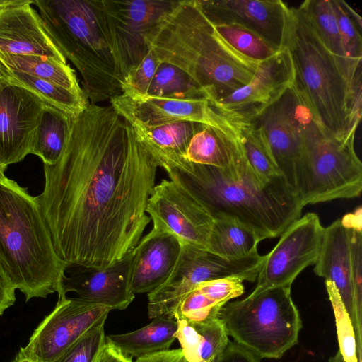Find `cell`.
<instances>
[{
	"mask_svg": "<svg viewBox=\"0 0 362 362\" xmlns=\"http://www.w3.org/2000/svg\"><path fill=\"white\" fill-rule=\"evenodd\" d=\"M264 255L227 259L209 250L182 243L177 262L167 280L148 293L150 318L171 315L178 303L198 284L217 279H257Z\"/></svg>",
	"mask_w": 362,
	"mask_h": 362,
	"instance_id": "cell-9",
	"label": "cell"
},
{
	"mask_svg": "<svg viewBox=\"0 0 362 362\" xmlns=\"http://www.w3.org/2000/svg\"><path fill=\"white\" fill-rule=\"evenodd\" d=\"M185 160L221 169L230 166L232 162L230 141L216 115L213 126L203 124L193 135L187 149Z\"/></svg>",
	"mask_w": 362,
	"mask_h": 362,
	"instance_id": "cell-27",
	"label": "cell"
},
{
	"mask_svg": "<svg viewBox=\"0 0 362 362\" xmlns=\"http://www.w3.org/2000/svg\"><path fill=\"white\" fill-rule=\"evenodd\" d=\"M302 156L298 195L305 206L358 197L362 163L355 136L339 138L319 122L303 97L299 112Z\"/></svg>",
	"mask_w": 362,
	"mask_h": 362,
	"instance_id": "cell-7",
	"label": "cell"
},
{
	"mask_svg": "<svg viewBox=\"0 0 362 362\" xmlns=\"http://www.w3.org/2000/svg\"><path fill=\"white\" fill-rule=\"evenodd\" d=\"M325 286L334 314L339 351L345 362H359L354 330L349 314L333 284L325 281Z\"/></svg>",
	"mask_w": 362,
	"mask_h": 362,
	"instance_id": "cell-35",
	"label": "cell"
},
{
	"mask_svg": "<svg viewBox=\"0 0 362 362\" xmlns=\"http://www.w3.org/2000/svg\"><path fill=\"white\" fill-rule=\"evenodd\" d=\"M300 6L310 18L321 41L336 58L351 85L362 91V72L355 70L346 57L331 0H307Z\"/></svg>",
	"mask_w": 362,
	"mask_h": 362,
	"instance_id": "cell-25",
	"label": "cell"
},
{
	"mask_svg": "<svg viewBox=\"0 0 362 362\" xmlns=\"http://www.w3.org/2000/svg\"><path fill=\"white\" fill-rule=\"evenodd\" d=\"M93 362H133L132 357L122 353L111 342L106 340Z\"/></svg>",
	"mask_w": 362,
	"mask_h": 362,
	"instance_id": "cell-44",
	"label": "cell"
},
{
	"mask_svg": "<svg viewBox=\"0 0 362 362\" xmlns=\"http://www.w3.org/2000/svg\"><path fill=\"white\" fill-rule=\"evenodd\" d=\"M214 24H236L259 35L278 49L283 48L289 7L281 0H197Z\"/></svg>",
	"mask_w": 362,
	"mask_h": 362,
	"instance_id": "cell-16",
	"label": "cell"
},
{
	"mask_svg": "<svg viewBox=\"0 0 362 362\" xmlns=\"http://www.w3.org/2000/svg\"><path fill=\"white\" fill-rule=\"evenodd\" d=\"M10 0H0V6H4L9 2Z\"/></svg>",
	"mask_w": 362,
	"mask_h": 362,
	"instance_id": "cell-50",
	"label": "cell"
},
{
	"mask_svg": "<svg viewBox=\"0 0 362 362\" xmlns=\"http://www.w3.org/2000/svg\"><path fill=\"white\" fill-rule=\"evenodd\" d=\"M158 167L112 106L89 103L71 119L64 150L44 164L36 197L68 267H106L134 250L151 220L146 209Z\"/></svg>",
	"mask_w": 362,
	"mask_h": 362,
	"instance_id": "cell-1",
	"label": "cell"
},
{
	"mask_svg": "<svg viewBox=\"0 0 362 362\" xmlns=\"http://www.w3.org/2000/svg\"><path fill=\"white\" fill-rule=\"evenodd\" d=\"M350 231V253L354 298L357 326L362 333V222L361 208L341 218Z\"/></svg>",
	"mask_w": 362,
	"mask_h": 362,
	"instance_id": "cell-34",
	"label": "cell"
},
{
	"mask_svg": "<svg viewBox=\"0 0 362 362\" xmlns=\"http://www.w3.org/2000/svg\"><path fill=\"white\" fill-rule=\"evenodd\" d=\"M178 1L102 0L106 28L122 81L149 52L150 32Z\"/></svg>",
	"mask_w": 362,
	"mask_h": 362,
	"instance_id": "cell-10",
	"label": "cell"
},
{
	"mask_svg": "<svg viewBox=\"0 0 362 362\" xmlns=\"http://www.w3.org/2000/svg\"><path fill=\"white\" fill-rule=\"evenodd\" d=\"M243 282L236 278H222L202 282L195 287L212 300L225 305L244 293Z\"/></svg>",
	"mask_w": 362,
	"mask_h": 362,
	"instance_id": "cell-41",
	"label": "cell"
},
{
	"mask_svg": "<svg viewBox=\"0 0 362 362\" xmlns=\"http://www.w3.org/2000/svg\"><path fill=\"white\" fill-rule=\"evenodd\" d=\"M0 62L8 69L49 81L78 94H85L75 71L67 63L41 56L0 53Z\"/></svg>",
	"mask_w": 362,
	"mask_h": 362,
	"instance_id": "cell-28",
	"label": "cell"
},
{
	"mask_svg": "<svg viewBox=\"0 0 362 362\" xmlns=\"http://www.w3.org/2000/svg\"><path fill=\"white\" fill-rule=\"evenodd\" d=\"M110 100L114 110L130 124L153 127L179 121L213 124L214 110L202 98L132 97L122 93Z\"/></svg>",
	"mask_w": 362,
	"mask_h": 362,
	"instance_id": "cell-19",
	"label": "cell"
},
{
	"mask_svg": "<svg viewBox=\"0 0 362 362\" xmlns=\"http://www.w3.org/2000/svg\"><path fill=\"white\" fill-rule=\"evenodd\" d=\"M105 323L88 331L51 362H93L106 341Z\"/></svg>",
	"mask_w": 362,
	"mask_h": 362,
	"instance_id": "cell-39",
	"label": "cell"
},
{
	"mask_svg": "<svg viewBox=\"0 0 362 362\" xmlns=\"http://www.w3.org/2000/svg\"><path fill=\"white\" fill-rule=\"evenodd\" d=\"M130 125L139 141L162 168L185 160L189 141L203 124L179 121L153 127L140 124Z\"/></svg>",
	"mask_w": 362,
	"mask_h": 362,
	"instance_id": "cell-23",
	"label": "cell"
},
{
	"mask_svg": "<svg viewBox=\"0 0 362 362\" xmlns=\"http://www.w3.org/2000/svg\"><path fill=\"white\" fill-rule=\"evenodd\" d=\"M16 288L0 264V315L16 301Z\"/></svg>",
	"mask_w": 362,
	"mask_h": 362,
	"instance_id": "cell-43",
	"label": "cell"
},
{
	"mask_svg": "<svg viewBox=\"0 0 362 362\" xmlns=\"http://www.w3.org/2000/svg\"><path fill=\"white\" fill-rule=\"evenodd\" d=\"M260 238L250 228L229 218L214 220L207 250L227 259L245 258L257 252Z\"/></svg>",
	"mask_w": 362,
	"mask_h": 362,
	"instance_id": "cell-26",
	"label": "cell"
},
{
	"mask_svg": "<svg viewBox=\"0 0 362 362\" xmlns=\"http://www.w3.org/2000/svg\"><path fill=\"white\" fill-rule=\"evenodd\" d=\"M315 274L333 284L351 321L357 358L362 362V333L358 329L351 276L350 231L341 218L325 227Z\"/></svg>",
	"mask_w": 362,
	"mask_h": 362,
	"instance_id": "cell-21",
	"label": "cell"
},
{
	"mask_svg": "<svg viewBox=\"0 0 362 362\" xmlns=\"http://www.w3.org/2000/svg\"><path fill=\"white\" fill-rule=\"evenodd\" d=\"M212 362H261V358L235 341H228Z\"/></svg>",
	"mask_w": 362,
	"mask_h": 362,
	"instance_id": "cell-42",
	"label": "cell"
},
{
	"mask_svg": "<svg viewBox=\"0 0 362 362\" xmlns=\"http://www.w3.org/2000/svg\"><path fill=\"white\" fill-rule=\"evenodd\" d=\"M8 79L36 94L46 104L71 117L82 112L89 103L86 94H78L49 81L8 69Z\"/></svg>",
	"mask_w": 362,
	"mask_h": 362,
	"instance_id": "cell-31",
	"label": "cell"
},
{
	"mask_svg": "<svg viewBox=\"0 0 362 362\" xmlns=\"http://www.w3.org/2000/svg\"><path fill=\"white\" fill-rule=\"evenodd\" d=\"M328 362H345L339 351L334 356H331Z\"/></svg>",
	"mask_w": 362,
	"mask_h": 362,
	"instance_id": "cell-49",
	"label": "cell"
},
{
	"mask_svg": "<svg viewBox=\"0 0 362 362\" xmlns=\"http://www.w3.org/2000/svg\"><path fill=\"white\" fill-rule=\"evenodd\" d=\"M33 1L10 0L0 6V53L33 55L66 63Z\"/></svg>",
	"mask_w": 362,
	"mask_h": 362,
	"instance_id": "cell-17",
	"label": "cell"
},
{
	"mask_svg": "<svg viewBox=\"0 0 362 362\" xmlns=\"http://www.w3.org/2000/svg\"><path fill=\"white\" fill-rule=\"evenodd\" d=\"M192 323L199 334L198 362H212L229 341L222 321L215 316L203 322Z\"/></svg>",
	"mask_w": 362,
	"mask_h": 362,
	"instance_id": "cell-36",
	"label": "cell"
},
{
	"mask_svg": "<svg viewBox=\"0 0 362 362\" xmlns=\"http://www.w3.org/2000/svg\"><path fill=\"white\" fill-rule=\"evenodd\" d=\"M291 286L251 292L218 312L228 336L260 358H280L298 342L302 328Z\"/></svg>",
	"mask_w": 362,
	"mask_h": 362,
	"instance_id": "cell-8",
	"label": "cell"
},
{
	"mask_svg": "<svg viewBox=\"0 0 362 362\" xmlns=\"http://www.w3.org/2000/svg\"><path fill=\"white\" fill-rule=\"evenodd\" d=\"M7 79V67L0 62V88ZM7 167L0 160V175H4Z\"/></svg>",
	"mask_w": 362,
	"mask_h": 362,
	"instance_id": "cell-48",
	"label": "cell"
},
{
	"mask_svg": "<svg viewBox=\"0 0 362 362\" xmlns=\"http://www.w3.org/2000/svg\"><path fill=\"white\" fill-rule=\"evenodd\" d=\"M132 251L106 267H74L65 276L58 297L74 292L83 300L111 310H124L134 299L131 290Z\"/></svg>",
	"mask_w": 362,
	"mask_h": 362,
	"instance_id": "cell-18",
	"label": "cell"
},
{
	"mask_svg": "<svg viewBox=\"0 0 362 362\" xmlns=\"http://www.w3.org/2000/svg\"><path fill=\"white\" fill-rule=\"evenodd\" d=\"M112 310L78 297H58L24 349L40 362H51L83 335L105 322Z\"/></svg>",
	"mask_w": 362,
	"mask_h": 362,
	"instance_id": "cell-13",
	"label": "cell"
},
{
	"mask_svg": "<svg viewBox=\"0 0 362 362\" xmlns=\"http://www.w3.org/2000/svg\"><path fill=\"white\" fill-rule=\"evenodd\" d=\"M57 47L80 73L90 103L122 94V78L112 52L102 1L37 0Z\"/></svg>",
	"mask_w": 362,
	"mask_h": 362,
	"instance_id": "cell-6",
	"label": "cell"
},
{
	"mask_svg": "<svg viewBox=\"0 0 362 362\" xmlns=\"http://www.w3.org/2000/svg\"><path fill=\"white\" fill-rule=\"evenodd\" d=\"M146 96H188L205 98L184 71L164 62H161L158 66Z\"/></svg>",
	"mask_w": 362,
	"mask_h": 362,
	"instance_id": "cell-33",
	"label": "cell"
},
{
	"mask_svg": "<svg viewBox=\"0 0 362 362\" xmlns=\"http://www.w3.org/2000/svg\"><path fill=\"white\" fill-rule=\"evenodd\" d=\"M11 362H40L36 358L28 353L24 347H21Z\"/></svg>",
	"mask_w": 362,
	"mask_h": 362,
	"instance_id": "cell-46",
	"label": "cell"
},
{
	"mask_svg": "<svg viewBox=\"0 0 362 362\" xmlns=\"http://www.w3.org/2000/svg\"><path fill=\"white\" fill-rule=\"evenodd\" d=\"M153 226L172 233L182 243L207 250L214 219L172 180L156 185L146 206Z\"/></svg>",
	"mask_w": 362,
	"mask_h": 362,
	"instance_id": "cell-14",
	"label": "cell"
},
{
	"mask_svg": "<svg viewBox=\"0 0 362 362\" xmlns=\"http://www.w3.org/2000/svg\"><path fill=\"white\" fill-rule=\"evenodd\" d=\"M182 246L172 233L153 226L132 250V292L149 293L162 285L175 268Z\"/></svg>",
	"mask_w": 362,
	"mask_h": 362,
	"instance_id": "cell-22",
	"label": "cell"
},
{
	"mask_svg": "<svg viewBox=\"0 0 362 362\" xmlns=\"http://www.w3.org/2000/svg\"><path fill=\"white\" fill-rule=\"evenodd\" d=\"M0 264L25 300L62 293L68 267L59 257L36 197L0 175Z\"/></svg>",
	"mask_w": 362,
	"mask_h": 362,
	"instance_id": "cell-4",
	"label": "cell"
},
{
	"mask_svg": "<svg viewBox=\"0 0 362 362\" xmlns=\"http://www.w3.org/2000/svg\"><path fill=\"white\" fill-rule=\"evenodd\" d=\"M135 362H187L181 349L165 350L136 358Z\"/></svg>",
	"mask_w": 362,
	"mask_h": 362,
	"instance_id": "cell-45",
	"label": "cell"
},
{
	"mask_svg": "<svg viewBox=\"0 0 362 362\" xmlns=\"http://www.w3.org/2000/svg\"><path fill=\"white\" fill-rule=\"evenodd\" d=\"M72 117L46 104L34 135L31 154L39 156L45 165L54 164L65 146Z\"/></svg>",
	"mask_w": 362,
	"mask_h": 362,
	"instance_id": "cell-29",
	"label": "cell"
},
{
	"mask_svg": "<svg viewBox=\"0 0 362 362\" xmlns=\"http://www.w3.org/2000/svg\"><path fill=\"white\" fill-rule=\"evenodd\" d=\"M177 320L168 315L153 318L148 325L136 330L105 336L122 353L136 358L168 350L176 339Z\"/></svg>",
	"mask_w": 362,
	"mask_h": 362,
	"instance_id": "cell-24",
	"label": "cell"
},
{
	"mask_svg": "<svg viewBox=\"0 0 362 362\" xmlns=\"http://www.w3.org/2000/svg\"><path fill=\"white\" fill-rule=\"evenodd\" d=\"M223 305L212 300L194 287L178 303L171 317L191 322H203L218 316Z\"/></svg>",
	"mask_w": 362,
	"mask_h": 362,
	"instance_id": "cell-38",
	"label": "cell"
},
{
	"mask_svg": "<svg viewBox=\"0 0 362 362\" xmlns=\"http://www.w3.org/2000/svg\"><path fill=\"white\" fill-rule=\"evenodd\" d=\"M294 78L291 55L283 47L274 56L260 63L247 85L210 105L220 112L250 115L279 96L293 83Z\"/></svg>",
	"mask_w": 362,
	"mask_h": 362,
	"instance_id": "cell-20",
	"label": "cell"
},
{
	"mask_svg": "<svg viewBox=\"0 0 362 362\" xmlns=\"http://www.w3.org/2000/svg\"><path fill=\"white\" fill-rule=\"evenodd\" d=\"M283 47L291 55L295 83L321 124L337 137L355 136L362 91L351 85L300 6L288 9Z\"/></svg>",
	"mask_w": 362,
	"mask_h": 362,
	"instance_id": "cell-5",
	"label": "cell"
},
{
	"mask_svg": "<svg viewBox=\"0 0 362 362\" xmlns=\"http://www.w3.org/2000/svg\"><path fill=\"white\" fill-rule=\"evenodd\" d=\"M147 41L159 61L184 71L209 104L247 85L262 62L228 44L197 0L179 1L150 32Z\"/></svg>",
	"mask_w": 362,
	"mask_h": 362,
	"instance_id": "cell-3",
	"label": "cell"
},
{
	"mask_svg": "<svg viewBox=\"0 0 362 362\" xmlns=\"http://www.w3.org/2000/svg\"><path fill=\"white\" fill-rule=\"evenodd\" d=\"M302 101L303 96L293 81L266 107L252 115H244L262 130L281 176L298 197L302 156L299 112Z\"/></svg>",
	"mask_w": 362,
	"mask_h": 362,
	"instance_id": "cell-11",
	"label": "cell"
},
{
	"mask_svg": "<svg viewBox=\"0 0 362 362\" xmlns=\"http://www.w3.org/2000/svg\"><path fill=\"white\" fill-rule=\"evenodd\" d=\"M325 227L315 213H307L292 223L266 255L252 293L291 286L306 267L315 264L323 238Z\"/></svg>",
	"mask_w": 362,
	"mask_h": 362,
	"instance_id": "cell-12",
	"label": "cell"
},
{
	"mask_svg": "<svg viewBox=\"0 0 362 362\" xmlns=\"http://www.w3.org/2000/svg\"><path fill=\"white\" fill-rule=\"evenodd\" d=\"M220 120L230 141L232 162L225 169L184 160L162 168L170 180L193 197L214 220L229 218L252 230L262 240L279 237L301 216L300 197L281 175L259 176L249 163L227 116Z\"/></svg>",
	"mask_w": 362,
	"mask_h": 362,
	"instance_id": "cell-2",
	"label": "cell"
},
{
	"mask_svg": "<svg viewBox=\"0 0 362 362\" xmlns=\"http://www.w3.org/2000/svg\"><path fill=\"white\" fill-rule=\"evenodd\" d=\"M161 62L150 50L141 63L129 72L122 83V93L132 97H145Z\"/></svg>",
	"mask_w": 362,
	"mask_h": 362,
	"instance_id": "cell-40",
	"label": "cell"
},
{
	"mask_svg": "<svg viewBox=\"0 0 362 362\" xmlns=\"http://www.w3.org/2000/svg\"><path fill=\"white\" fill-rule=\"evenodd\" d=\"M342 5L344 6V10L347 13V14L350 16V18L354 21L356 24L359 30H362V20L361 17L357 13L351 6H349L344 1H342Z\"/></svg>",
	"mask_w": 362,
	"mask_h": 362,
	"instance_id": "cell-47",
	"label": "cell"
},
{
	"mask_svg": "<svg viewBox=\"0 0 362 362\" xmlns=\"http://www.w3.org/2000/svg\"><path fill=\"white\" fill-rule=\"evenodd\" d=\"M331 1L346 57L353 68L362 72L361 31L344 10L341 0Z\"/></svg>",
	"mask_w": 362,
	"mask_h": 362,
	"instance_id": "cell-37",
	"label": "cell"
},
{
	"mask_svg": "<svg viewBox=\"0 0 362 362\" xmlns=\"http://www.w3.org/2000/svg\"><path fill=\"white\" fill-rule=\"evenodd\" d=\"M46 103L29 89L7 79L0 88V160L8 167L31 153Z\"/></svg>",
	"mask_w": 362,
	"mask_h": 362,
	"instance_id": "cell-15",
	"label": "cell"
},
{
	"mask_svg": "<svg viewBox=\"0 0 362 362\" xmlns=\"http://www.w3.org/2000/svg\"><path fill=\"white\" fill-rule=\"evenodd\" d=\"M214 25V24H213ZM218 35L245 57L263 62L274 56L278 49L253 31L236 24L214 25Z\"/></svg>",
	"mask_w": 362,
	"mask_h": 362,
	"instance_id": "cell-32",
	"label": "cell"
},
{
	"mask_svg": "<svg viewBox=\"0 0 362 362\" xmlns=\"http://www.w3.org/2000/svg\"><path fill=\"white\" fill-rule=\"evenodd\" d=\"M220 112L226 115L233 125L245 155L256 173L266 180L281 176L264 134L255 122L242 114Z\"/></svg>",
	"mask_w": 362,
	"mask_h": 362,
	"instance_id": "cell-30",
	"label": "cell"
}]
</instances>
